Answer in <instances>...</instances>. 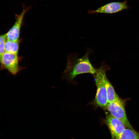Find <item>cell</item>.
<instances>
[{
  "instance_id": "1",
  "label": "cell",
  "mask_w": 139,
  "mask_h": 139,
  "mask_svg": "<svg viewBox=\"0 0 139 139\" xmlns=\"http://www.w3.org/2000/svg\"><path fill=\"white\" fill-rule=\"evenodd\" d=\"M88 48L85 55L79 57L76 53L68 54L66 67L63 73L64 76L70 81H72L77 75L86 73L93 75L97 69L93 66L90 61L89 56L92 52Z\"/></svg>"
},
{
  "instance_id": "2",
  "label": "cell",
  "mask_w": 139,
  "mask_h": 139,
  "mask_svg": "<svg viewBox=\"0 0 139 139\" xmlns=\"http://www.w3.org/2000/svg\"><path fill=\"white\" fill-rule=\"evenodd\" d=\"M107 68V66L102 65L97 69L96 73L93 75L97 91L93 103L97 107L105 108L108 103L105 83V78L106 76V72Z\"/></svg>"
},
{
  "instance_id": "3",
  "label": "cell",
  "mask_w": 139,
  "mask_h": 139,
  "mask_svg": "<svg viewBox=\"0 0 139 139\" xmlns=\"http://www.w3.org/2000/svg\"><path fill=\"white\" fill-rule=\"evenodd\" d=\"M105 108L111 115L120 120L126 128L134 129L127 116L124 101L120 98L113 102L108 103Z\"/></svg>"
},
{
  "instance_id": "4",
  "label": "cell",
  "mask_w": 139,
  "mask_h": 139,
  "mask_svg": "<svg viewBox=\"0 0 139 139\" xmlns=\"http://www.w3.org/2000/svg\"><path fill=\"white\" fill-rule=\"evenodd\" d=\"M2 69H6L12 75H16L21 70L18 54L5 52L0 58Z\"/></svg>"
},
{
  "instance_id": "5",
  "label": "cell",
  "mask_w": 139,
  "mask_h": 139,
  "mask_svg": "<svg viewBox=\"0 0 139 139\" xmlns=\"http://www.w3.org/2000/svg\"><path fill=\"white\" fill-rule=\"evenodd\" d=\"M30 7L23 6L22 12L19 14L15 15V21L12 26L6 33L7 40L14 42L19 41L20 31L24 15Z\"/></svg>"
},
{
  "instance_id": "6",
  "label": "cell",
  "mask_w": 139,
  "mask_h": 139,
  "mask_svg": "<svg viewBox=\"0 0 139 139\" xmlns=\"http://www.w3.org/2000/svg\"><path fill=\"white\" fill-rule=\"evenodd\" d=\"M103 122L110 131L111 139H116L125 128L126 127L120 120L111 114L107 115Z\"/></svg>"
},
{
  "instance_id": "7",
  "label": "cell",
  "mask_w": 139,
  "mask_h": 139,
  "mask_svg": "<svg viewBox=\"0 0 139 139\" xmlns=\"http://www.w3.org/2000/svg\"><path fill=\"white\" fill-rule=\"evenodd\" d=\"M128 8V6L125 2H114L108 3L95 10H89L88 12L90 14L95 13L112 14Z\"/></svg>"
},
{
  "instance_id": "8",
  "label": "cell",
  "mask_w": 139,
  "mask_h": 139,
  "mask_svg": "<svg viewBox=\"0 0 139 139\" xmlns=\"http://www.w3.org/2000/svg\"><path fill=\"white\" fill-rule=\"evenodd\" d=\"M105 83L107 93L108 103L113 102L119 97L115 92L114 88L106 76L105 78Z\"/></svg>"
},
{
  "instance_id": "9",
  "label": "cell",
  "mask_w": 139,
  "mask_h": 139,
  "mask_svg": "<svg viewBox=\"0 0 139 139\" xmlns=\"http://www.w3.org/2000/svg\"><path fill=\"white\" fill-rule=\"evenodd\" d=\"M116 139H139V133L134 129L126 128Z\"/></svg>"
},
{
  "instance_id": "10",
  "label": "cell",
  "mask_w": 139,
  "mask_h": 139,
  "mask_svg": "<svg viewBox=\"0 0 139 139\" xmlns=\"http://www.w3.org/2000/svg\"><path fill=\"white\" fill-rule=\"evenodd\" d=\"M19 43V40L14 42L7 40L4 46L5 52L18 54Z\"/></svg>"
},
{
  "instance_id": "11",
  "label": "cell",
  "mask_w": 139,
  "mask_h": 139,
  "mask_svg": "<svg viewBox=\"0 0 139 139\" xmlns=\"http://www.w3.org/2000/svg\"><path fill=\"white\" fill-rule=\"evenodd\" d=\"M7 40L6 33L1 35L0 36V58L5 52L4 46Z\"/></svg>"
}]
</instances>
